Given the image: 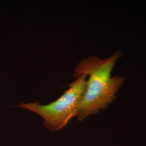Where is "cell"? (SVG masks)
<instances>
[{
    "mask_svg": "<svg viewBox=\"0 0 146 146\" xmlns=\"http://www.w3.org/2000/svg\"><path fill=\"white\" fill-rule=\"evenodd\" d=\"M121 56L120 50L104 59L91 56L83 58L75 68L74 78L81 74L89 76L80 106L79 121L105 110L115 99L116 94L125 81L123 77L111 76L113 69Z\"/></svg>",
    "mask_w": 146,
    "mask_h": 146,
    "instance_id": "cell-1",
    "label": "cell"
},
{
    "mask_svg": "<svg viewBox=\"0 0 146 146\" xmlns=\"http://www.w3.org/2000/svg\"><path fill=\"white\" fill-rule=\"evenodd\" d=\"M86 74L76 77L68 84L69 88L61 96L49 104L42 105L38 102L22 104L20 107L40 115L43 119L44 126L51 131L60 130L69 121L78 116L80 104L87 87Z\"/></svg>",
    "mask_w": 146,
    "mask_h": 146,
    "instance_id": "cell-2",
    "label": "cell"
}]
</instances>
